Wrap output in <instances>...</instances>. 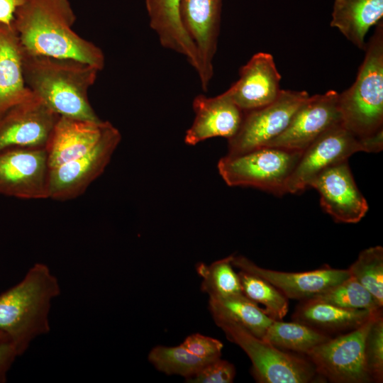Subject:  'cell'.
Wrapping results in <instances>:
<instances>
[{"instance_id":"31","label":"cell","mask_w":383,"mask_h":383,"mask_svg":"<svg viewBox=\"0 0 383 383\" xmlns=\"http://www.w3.org/2000/svg\"><path fill=\"white\" fill-rule=\"evenodd\" d=\"M365 358L371 380H383V318L379 313L372 321L365 343Z\"/></svg>"},{"instance_id":"3","label":"cell","mask_w":383,"mask_h":383,"mask_svg":"<svg viewBox=\"0 0 383 383\" xmlns=\"http://www.w3.org/2000/svg\"><path fill=\"white\" fill-rule=\"evenodd\" d=\"M60 292L58 279L49 267L38 262L18 283L0 294V331L18 356L36 338L50 332L52 301Z\"/></svg>"},{"instance_id":"16","label":"cell","mask_w":383,"mask_h":383,"mask_svg":"<svg viewBox=\"0 0 383 383\" xmlns=\"http://www.w3.org/2000/svg\"><path fill=\"white\" fill-rule=\"evenodd\" d=\"M233 267L256 274L274 286L288 299L305 301L349 277L348 269L323 267L315 270L287 272L260 267L244 256L231 255Z\"/></svg>"},{"instance_id":"33","label":"cell","mask_w":383,"mask_h":383,"mask_svg":"<svg viewBox=\"0 0 383 383\" xmlns=\"http://www.w3.org/2000/svg\"><path fill=\"white\" fill-rule=\"evenodd\" d=\"M182 345L192 354L211 360L220 357L223 347L220 340L199 333L187 336Z\"/></svg>"},{"instance_id":"5","label":"cell","mask_w":383,"mask_h":383,"mask_svg":"<svg viewBox=\"0 0 383 383\" xmlns=\"http://www.w3.org/2000/svg\"><path fill=\"white\" fill-rule=\"evenodd\" d=\"M302 152L262 146L238 155H226L218 162L224 182L231 187H251L277 196L286 186Z\"/></svg>"},{"instance_id":"29","label":"cell","mask_w":383,"mask_h":383,"mask_svg":"<svg viewBox=\"0 0 383 383\" xmlns=\"http://www.w3.org/2000/svg\"><path fill=\"white\" fill-rule=\"evenodd\" d=\"M312 299L346 309L369 311L382 309L372 294L351 276Z\"/></svg>"},{"instance_id":"13","label":"cell","mask_w":383,"mask_h":383,"mask_svg":"<svg viewBox=\"0 0 383 383\" xmlns=\"http://www.w3.org/2000/svg\"><path fill=\"white\" fill-rule=\"evenodd\" d=\"M58 118L32 93L0 116V151L46 148Z\"/></svg>"},{"instance_id":"14","label":"cell","mask_w":383,"mask_h":383,"mask_svg":"<svg viewBox=\"0 0 383 383\" xmlns=\"http://www.w3.org/2000/svg\"><path fill=\"white\" fill-rule=\"evenodd\" d=\"M320 195L322 209L336 222L355 223L368 211V204L357 188L348 160L333 165L309 184Z\"/></svg>"},{"instance_id":"12","label":"cell","mask_w":383,"mask_h":383,"mask_svg":"<svg viewBox=\"0 0 383 383\" xmlns=\"http://www.w3.org/2000/svg\"><path fill=\"white\" fill-rule=\"evenodd\" d=\"M340 124L339 93L329 90L309 96L287 128L265 146L303 152L321 135Z\"/></svg>"},{"instance_id":"7","label":"cell","mask_w":383,"mask_h":383,"mask_svg":"<svg viewBox=\"0 0 383 383\" xmlns=\"http://www.w3.org/2000/svg\"><path fill=\"white\" fill-rule=\"evenodd\" d=\"M382 311L357 328L331 338L306 353L317 374L335 383L372 382L365 365V343L372 321Z\"/></svg>"},{"instance_id":"22","label":"cell","mask_w":383,"mask_h":383,"mask_svg":"<svg viewBox=\"0 0 383 383\" xmlns=\"http://www.w3.org/2000/svg\"><path fill=\"white\" fill-rule=\"evenodd\" d=\"M380 310L346 309L311 299L302 301L293 319L326 335L343 334L361 326Z\"/></svg>"},{"instance_id":"23","label":"cell","mask_w":383,"mask_h":383,"mask_svg":"<svg viewBox=\"0 0 383 383\" xmlns=\"http://www.w3.org/2000/svg\"><path fill=\"white\" fill-rule=\"evenodd\" d=\"M383 16V0H335L331 26L358 48L365 50V36Z\"/></svg>"},{"instance_id":"17","label":"cell","mask_w":383,"mask_h":383,"mask_svg":"<svg viewBox=\"0 0 383 383\" xmlns=\"http://www.w3.org/2000/svg\"><path fill=\"white\" fill-rule=\"evenodd\" d=\"M240 77L227 90L233 101L244 112L257 109L274 101L280 95L281 74L274 58L267 52H257L241 67Z\"/></svg>"},{"instance_id":"4","label":"cell","mask_w":383,"mask_h":383,"mask_svg":"<svg viewBox=\"0 0 383 383\" xmlns=\"http://www.w3.org/2000/svg\"><path fill=\"white\" fill-rule=\"evenodd\" d=\"M353 84L339 94L342 126L359 139L383 131V22L365 48Z\"/></svg>"},{"instance_id":"15","label":"cell","mask_w":383,"mask_h":383,"mask_svg":"<svg viewBox=\"0 0 383 383\" xmlns=\"http://www.w3.org/2000/svg\"><path fill=\"white\" fill-rule=\"evenodd\" d=\"M222 0H181L183 26L194 42L199 57L201 88L208 89L213 74V60L220 31Z\"/></svg>"},{"instance_id":"35","label":"cell","mask_w":383,"mask_h":383,"mask_svg":"<svg viewBox=\"0 0 383 383\" xmlns=\"http://www.w3.org/2000/svg\"><path fill=\"white\" fill-rule=\"evenodd\" d=\"M26 0H0V22L12 24L16 10Z\"/></svg>"},{"instance_id":"36","label":"cell","mask_w":383,"mask_h":383,"mask_svg":"<svg viewBox=\"0 0 383 383\" xmlns=\"http://www.w3.org/2000/svg\"><path fill=\"white\" fill-rule=\"evenodd\" d=\"M9 340V337L1 331H0V342Z\"/></svg>"},{"instance_id":"9","label":"cell","mask_w":383,"mask_h":383,"mask_svg":"<svg viewBox=\"0 0 383 383\" xmlns=\"http://www.w3.org/2000/svg\"><path fill=\"white\" fill-rule=\"evenodd\" d=\"M309 96L306 91L282 89L272 103L244 112L239 130L228 140L227 155L241 154L265 146L287 128Z\"/></svg>"},{"instance_id":"18","label":"cell","mask_w":383,"mask_h":383,"mask_svg":"<svg viewBox=\"0 0 383 383\" xmlns=\"http://www.w3.org/2000/svg\"><path fill=\"white\" fill-rule=\"evenodd\" d=\"M195 118L184 140L194 145L213 137L233 138L242 123L244 111L233 101L227 90L215 96L197 95L193 100Z\"/></svg>"},{"instance_id":"11","label":"cell","mask_w":383,"mask_h":383,"mask_svg":"<svg viewBox=\"0 0 383 383\" xmlns=\"http://www.w3.org/2000/svg\"><path fill=\"white\" fill-rule=\"evenodd\" d=\"M364 152L362 140L342 124L328 130L301 153L286 186V192L298 194L309 188L312 179L324 170Z\"/></svg>"},{"instance_id":"2","label":"cell","mask_w":383,"mask_h":383,"mask_svg":"<svg viewBox=\"0 0 383 383\" xmlns=\"http://www.w3.org/2000/svg\"><path fill=\"white\" fill-rule=\"evenodd\" d=\"M97 67L72 58L28 55L23 52L27 87L59 116L99 121L88 96Z\"/></svg>"},{"instance_id":"32","label":"cell","mask_w":383,"mask_h":383,"mask_svg":"<svg viewBox=\"0 0 383 383\" xmlns=\"http://www.w3.org/2000/svg\"><path fill=\"white\" fill-rule=\"evenodd\" d=\"M235 375L233 365L218 357L207 362L196 374L186 379L191 383H231Z\"/></svg>"},{"instance_id":"19","label":"cell","mask_w":383,"mask_h":383,"mask_svg":"<svg viewBox=\"0 0 383 383\" xmlns=\"http://www.w3.org/2000/svg\"><path fill=\"white\" fill-rule=\"evenodd\" d=\"M109 121L79 120L59 116L46 145L50 169L90 150L99 140Z\"/></svg>"},{"instance_id":"28","label":"cell","mask_w":383,"mask_h":383,"mask_svg":"<svg viewBox=\"0 0 383 383\" xmlns=\"http://www.w3.org/2000/svg\"><path fill=\"white\" fill-rule=\"evenodd\" d=\"M148 360L159 371L167 374L182 375L187 379L214 359L200 358L181 344L174 347L156 346L150 352Z\"/></svg>"},{"instance_id":"27","label":"cell","mask_w":383,"mask_h":383,"mask_svg":"<svg viewBox=\"0 0 383 383\" xmlns=\"http://www.w3.org/2000/svg\"><path fill=\"white\" fill-rule=\"evenodd\" d=\"M243 294L249 299L265 306V313L274 320H282L288 311V299L265 279L240 270L238 273Z\"/></svg>"},{"instance_id":"20","label":"cell","mask_w":383,"mask_h":383,"mask_svg":"<svg viewBox=\"0 0 383 383\" xmlns=\"http://www.w3.org/2000/svg\"><path fill=\"white\" fill-rule=\"evenodd\" d=\"M145 3L150 26L162 46L183 55L197 72L198 53L181 20V0H145Z\"/></svg>"},{"instance_id":"34","label":"cell","mask_w":383,"mask_h":383,"mask_svg":"<svg viewBox=\"0 0 383 383\" xmlns=\"http://www.w3.org/2000/svg\"><path fill=\"white\" fill-rule=\"evenodd\" d=\"M18 356L9 340L0 342V383L6 382L8 372Z\"/></svg>"},{"instance_id":"21","label":"cell","mask_w":383,"mask_h":383,"mask_svg":"<svg viewBox=\"0 0 383 383\" xmlns=\"http://www.w3.org/2000/svg\"><path fill=\"white\" fill-rule=\"evenodd\" d=\"M32 94L23 74V51L12 24L0 22V116Z\"/></svg>"},{"instance_id":"6","label":"cell","mask_w":383,"mask_h":383,"mask_svg":"<svg viewBox=\"0 0 383 383\" xmlns=\"http://www.w3.org/2000/svg\"><path fill=\"white\" fill-rule=\"evenodd\" d=\"M213 319L227 338L240 346L250 357L257 382L307 383L317 374L309 360L284 352L233 321L218 317Z\"/></svg>"},{"instance_id":"8","label":"cell","mask_w":383,"mask_h":383,"mask_svg":"<svg viewBox=\"0 0 383 383\" xmlns=\"http://www.w3.org/2000/svg\"><path fill=\"white\" fill-rule=\"evenodd\" d=\"M121 140L119 131L109 122L101 138L90 150L50 169L49 198L67 201L82 195L103 173Z\"/></svg>"},{"instance_id":"25","label":"cell","mask_w":383,"mask_h":383,"mask_svg":"<svg viewBox=\"0 0 383 383\" xmlns=\"http://www.w3.org/2000/svg\"><path fill=\"white\" fill-rule=\"evenodd\" d=\"M331 338L328 335L302 323L274 320L262 339L281 350L306 355Z\"/></svg>"},{"instance_id":"26","label":"cell","mask_w":383,"mask_h":383,"mask_svg":"<svg viewBox=\"0 0 383 383\" xmlns=\"http://www.w3.org/2000/svg\"><path fill=\"white\" fill-rule=\"evenodd\" d=\"M196 270L203 278L201 289L209 294V297H227L243 294L238 274L234 271L231 262V255L210 265L200 263Z\"/></svg>"},{"instance_id":"10","label":"cell","mask_w":383,"mask_h":383,"mask_svg":"<svg viewBox=\"0 0 383 383\" xmlns=\"http://www.w3.org/2000/svg\"><path fill=\"white\" fill-rule=\"evenodd\" d=\"M50 167L45 148L0 151V194L23 199L49 198Z\"/></svg>"},{"instance_id":"24","label":"cell","mask_w":383,"mask_h":383,"mask_svg":"<svg viewBox=\"0 0 383 383\" xmlns=\"http://www.w3.org/2000/svg\"><path fill=\"white\" fill-rule=\"evenodd\" d=\"M209 309L213 318L233 321L260 338L264 337L274 320L243 294L227 297H209Z\"/></svg>"},{"instance_id":"1","label":"cell","mask_w":383,"mask_h":383,"mask_svg":"<svg viewBox=\"0 0 383 383\" xmlns=\"http://www.w3.org/2000/svg\"><path fill=\"white\" fill-rule=\"evenodd\" d=\"M75 21L70 0H26L12 25L24 53L72 58L102 70L103 51L72 29Z\"/></svg>"},{"instance_id":"30","label":"cell","mask_w":383,"mask_h":383,"mask_svg":"<svg viewBox=\"0 0 383 383\" xmlns=\"http://www.w3.org/2000/svg\"><path fill=\"white\" fill-rule=\"evenodd\" d=\"M350 275L360 282L383 306V248L363 250L348 268Z\"/></svg>"}]
</instances>
